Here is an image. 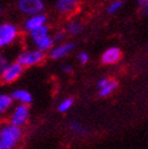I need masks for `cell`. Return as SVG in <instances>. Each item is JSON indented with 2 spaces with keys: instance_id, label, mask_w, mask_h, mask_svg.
I'll return each instance as SVG.
<instances>
[{
  "instance_id": "obj_1",
  "label": "cell",
  "mask_w": 148,
  "mask_h": 149,
  "mask_svg": "<svg viewBox=\"0 0 148 149\" xmlns=\"http://www.w3.org/2000/svg\"><path fill=\"white\" fill-rule=\"evenodd\" d=\"M23 138V130L11 123L0 124V149H16Z\"/></svg>"
},
{
  "instance_id": "obj_2",
  "label": "cell",
  "mask_w": 148,
  "mask_h": 149,
  "mask_svg": "<svg viewBox=\"0 0 148 149\" xmlns=\"http://www.w3.org/2000/svg\"><path fill=\"white\" fill-rule=\"evenodd\" d=\"M28 35H29V39H31L33 47L38 49L40 51L49 52L55 45V40H54V36L51 35V29L49 24L41 27L40 29H38L35 32H32Z\"/></svg>"
},
{
  "instance_id": "obj_3",
  "label": "cell",
  "mask_w": 148,
  "mask_h": 149,
  "mask_svg": "<svg viewBox=\"0 0 148 149\" xmlns=\"http://www.w3.org/2000/svg\"><path fill=\"white\" fill-rule=\"evenodd\" d=\"M45 58H46V52L33 47L21 51L16 57V61L24 68H32V67L41 64L45 61Z\"/></svg>"
},
{
  "instance_id": "obj_4",
  "label": "cell",
  "mask_w": 148,
  "mask_h": 149,
  "mask_svg": "<svg viewBox=\"0 0 148 149\" xmlns=\"http://www.w3.org/2000/svg\"><path fill=\"white\" fill-rule=\"evenodd\" d=\"M20 36V29L13 22L5 21L0 23V51L9 47Z\"/></svg>"
},
{
  "instance_id": "obj_5",
  "label": "cell",
  "mask_w": 148,
  "mask_h": 149,
  "mask_svg": "<svg viewBox=\"0 0 148 149\" xmlns=\"http://www.w3.org/2000/svg\"><path fill=\"white\" fill-rule=\"evenodd\" d=\"M31 118V107L29 104H22L16 103L10 110V116H9V123L23 127V126L29 121Z\"/></svg>"
},
{
  "instance_id": "obj_6",
  "label": "cell",
  "mask_w": 148,
  "mask_h": 149,
  "mask_svg": "<svg viewBox=\"0 0 148 149\" xmlns=\"http://www.w3.org/2000/svg\"><path fill=\"white\" fill-rule=\"evenodd\" d=\"M16 7L20 13L27 17L44 12L46 9V3L45 0H17Z\"/></svg>"
},
{
  "instance_id": "obj_7",
  "label": "cell",
  "mask_w": 148,
  "mask_h": 149,
  "mask_svg": "<svg viewBox=\"0 0 148 149\" xmlns=\"http://www.w3.org/2000/svg\"><path fill=\"white\" fill-rule=\"evenodd\" d=\"M23 72H24V67H22L17 61L10 62V64L6 67V69L0 77V81L5 85L13 84L22 77Z\"/></svg>"
},
{
  "instance_id": "obj_8",
  "label": "cell",
  "mask_w": 148,
  "mask_h": 149,
  "mask_svg": "<svg viewBox=\"0 0 148 149\" xmlns=\"http://www.w3.org/2000/svg\"><path fill=\"white\" fill-rule=\"evenodd\" d=\"M47 22H49V17L45 12L36 13V15H32V16H27L22 28H23V31L27 34H31L32 32H35L41 27L46 26Z\"/></svg>"
},
{
  "instance_id": "obj_9",
  "label": "cell",
  "mask_w": 148,
  "mask_h": 149,
  "mask_svg": "<svg viewBox=\"0 0 148 149\" xmlns=\"http://www.w3.org/2000/svg\"><path fill=\"white\" fill-rule=\"evenodd\" d=\"M74 49H75V44L74 42L63 41V42L57 44V45H54V47L47 52V56L52 61H60V59H63L67 57Z\"/></svg>"
},
{
  "instance_id": "obj_10",
  "label": "cell",
  "mask_w": 148,
  "mask_h": 149,
  "mask_svg": "<svg viewBox=\"0 0 148 149\" xmlns=\"http://www.w3.org/2000/svg\"><path fill=\"white\" fill-rule=\"evenodd\" d=\"M123 52L118 46H110L103 51L101 55V63L105 65H112L118 63L121 59Z\"/></svg>"
},
{
  "instance_id": "obj_11",
  "label": "cell",
  "mask_w": 148,
  "mask_h": 149,
  "mask_svg": "<svg viewBox=\"0 0 148 149\" xmlns=\"http://www.w3.org/2000/svg\"><path fill=\"white\" fill-rule=\"evenodd\" d=\"M80 0H56L55 9L62 15H69L75 11Z\"/></svg>"
},
{
  "instance_id": "obj_12",
  "label": "cell",
  "mask_w": 148,
  "mask_h": 149,
  "mask_svg": "<svg viewBox=\"0 0 148 149\" xmlns=\"http://www.w3.org/2000/svg\"><path fill=\"white\" fill-rule=\"evenodd\" d=\"M13 102L16 103H22V104H29L33 102V95L26 88H15V90L10 93Z\"/></svg>"
},
{
  "instance_id": "obj_13",
  "label": "cell",
  "mask_w": 148,
  "mask_h": 149,
  "mask_svg": "<svg viewBox=\"0 0 148 149\" xmlns=\"http://www.w3.org/2000/svg\"><path fill=\"white\" fill-rule=\"evenodd\" d=\"M13 100L10 93L0 92V118L4 116L6 113H9L13 107Z\"/></svg>"
},
{
  "instance_id": "obj_14",
  "label": "cell",
  "mask_w": 148,
  "mask_h": 149,
  "mask_svg": "<svg viewBox=\"0 0 148 149\" xmlns=\"http://www.w3.org/2000/svg\"><path fill=\"white\" fill-rule=\"evenodd\" d=\"M64 31H66V33H67V35H69V36H77V35L83 33L84 27H83V24H81L80 21L72 19L66 24Z\"/></svg>"
},
{
  "instance_id": "obj_15",
  "label": "cell",
  "mask_w": 148,
  "mask_h": 149,
  "mask_svg": "<svg viewBox=\"0 0 148 149\" xmlns=\"http://www.w3.org/2000/svg\"><path fill=\"white\" fill-rule=\"evenodd\" d=\"M117 88H118V81L114 79H109L108 83L98 90V95L101 97H108V96L112 95Z\"/></svg>"
},
{
  "instance_id": "obj_16",
  "label": "cell",
  "mask_w": 148,
  "mask_h": 149,
  "mask_svg": "<svg viewBox=\"0 0 148 149\" xmlns=\"http://www.w3.org/2000/svg\"><path fill=\"white\" fill-rule=\"evenodd\" d=\"M73 104H74V98L67 97V98L62 100L60 103H58L57 110L60 111V113H67V111L73 107Z\"/></svg>"
},
{
  "instance_id": "obj_17",
  "label": "cell",
  "mask_w": 148,
  "mask_h": 149,
  "mask_svg": "<svg viewBox=\"0 0 148 149\" xmlns=\"http://www.w3.org/2000/svg\"><path fill=\"white\" fill-rule=\"evenodd\" d=\"M123 6H124V0H113V1L107 6V13L114 15L120 9H123Z\"/></svg>"
},
{
  "instance_id": "obj_18",
  "label": "cell",
  "mask_w": 148,
  "mask_h": 149,
  "mask_svg": "<svg viewBox=\"0 0 148 149\" xmlns=\"http://www.w3.org/2000/svg\"><path fill=\"white\" fill-rule=\"evenodd\" d=\"M69 127L72 129L73 132H75L77 135H85V133L87 132V130H86L85 126L81 125V124L78 123V121H71V123H69Z\"/></svg>"
},
{
  "instance_id": "obj_19",
  "label": "cell",
  "mask_w": 148,
  "mask_h": 149,
  "mask_svg": "<svg viewBox=\"0 0 148 149\" xmlns=\"http://www.w3.org/2000/svg\"><path fill=\"white\" fill-rule=\"evenodd\" d=\"M10 64V59L3 51H0V77L4 73V70L6 69V67Z\"/></svg>"
},
{
  "instance_id": "obj_20",
  "label": "cell",
  "mask_w": 148,
  "mask_h": 149,
  "mask_svg": "<svg viewBox=\"0 0 148 149\" xmlns=\"http://www.w3.org/2000/svg\"><path fill=\"white\" fill-rule=\"evenodd\" d=\"M54 36V40H55V44H60V42H63L66 36H67V33H66V31H57L52 34Z\"/></svg>"
},
{
  "instance_id": "obj_21",
  "label": "cell",
  "mask_w": 148,
  "mask_h": 149,
  "mask_svg": "<svg viewBox=\"0 0 148 149\" xmlns=\"http://www.w3.org/2000/svg\"><path fill=\"white\" fill-rule=\"evenodd\" d=\"M77 58H78V62L79 63L86 64L89 62V59H90V55H89L87 52H85V51H81V52H79V54H78Z\"/></svg>"
},
{
  "instance_id": "obj_22",
  "label": "cell",
  "mask_w": 148,
  "mask_h": 149,
  "mask_svg": "<svg viewBox=\"0 0 148 149\" xmlns=\"http://www.w3.org/2000/svg\"><path fill=\"white\" fill-rule=\"evenodd\" d=\"M137 5L141 9L142 15H148V0H137Z\"/></svg>"
},
{
  "instance_id": "obj_23",
  "label": "cell",
  "mask_w": 148,
  "mask_h": 149,
  "mask_svg": "<svg viewBox=\"0 0 148 149\" xmlns=\"http://www.w3.org/2000/svg\"><path fill=\"white\" fill-rule=\"evenodd\" d=\"M61 70H62L63 73L69 74V73H72V72H73V65H72V64H69V63H63V64L61 65Z\"/></svg>"
},
{
  "instance_id": "obj_24",
  "label": "cell",
  "mask_w": 148,
  "mask_h": 149,
  "mask_svg": "<svg viewBox=\"0 0 148 149\" xmlns=\"http://www.w3.org/2000/svg\"><path fill=\"white\" fill-rule=\"evenodd\" d=\"M108 81H109V78H102L101 80H98V81H97V85H96V86H97V90H100L101 87L105 86V85L108 83Z\"/></svg>"
},
{
  "instance_id": "obj_25",
  "label": "cell",
  "mask_w": 148,
  "mask_h": 149,
  "mask_svg": "<svg viewBox=\"0 0 148 149\" xmlns=\"http://www.w3.org/2000/svg\"><path fill=\"white\" fill-rule=\"evenodd\" d=\"M3 12H4V6H3L1 1H0V16H1V15H3Z\"/></svg>"
}]
</instances>
